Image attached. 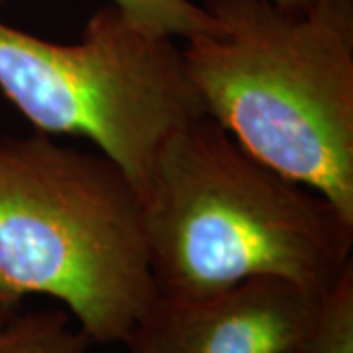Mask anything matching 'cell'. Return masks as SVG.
Wrapping results in <instances>:
<instances>
[{"mask_svg": "<svg viewBox=\"0 0 353 353\" xmlns=\"http://www.w3.org/2000/svg\"><path fill=\"white\" fill-rule=\"evenodd\" d=\"M141 199L163 296H204L263 277L326 294L353 265L352 218L206 114L163 139Z\"/></svg>", "mask_w": 353, "mask_h": 353, "instance_id": "1", "label": "cell"}, {"mask_svg": "<svg viewBox=\"0 0 353 353\" xmlns=\"http://www.w3.org/2000/svg\"><path fill=\"white\" fill-rule=\"evenodd\" d=\"M183 39L202 112L353 220V0H204Z\"/></svg>", "mask_w": 353, "mask_h": 353, "instance_id": "2", "label": "cell"}, {"mask_svg": "<svg viewBox=\"0 0 353 353\" xmlns=\"http://www.w3.org/2000/svg\"><path fill=\"white\" fill-rule=\"evenodd\" d=\"M50 296L90 343H124L157 290L143 199L102 152L0 139V310Z\"/></svg>", "mask_w": 353, "mask_h": 353, "instance_id": "3", "label": "cell"}, {"mask_svg": "<svg viewBox=\"0 0 353 353\" xmlns=\"http://www.w3.org/2000/svg\"><path fill=\"white\" fill-rule=\"evenodd\" d=\"M175 39L110 2L75 43L0 20V90L36 132L88 139L141 192L163 139L204 114Z\"/></svg>", "mask_w": 353, "mask_h": 353, "instance_id": "4", "label": "cell"}, {"mask_svg": "<svg viewBox=\"0 0 353 353\" xmlns=\"http://www.w3.org/2000/svg\"><path fill=\"white\" fill-rule=\"evenodd\" d=\"M322 299L269 277L204 296L155 294L124 345L130 353H290L314 328Z\"/></svg>", "mask_w": 353, "mask_h": 353, "instance_id": "5", "label": "cell"}, {"mask_svg": "<svg viewBox=\"0 0 353 353\" xmlns=\"http://www.w3.org/2000/svg\"><path fill=\"white\" fill-rule=\"evenodd\" d=\"M69 312H28L0 326V353H85L90 340L71 324Z\"/></svg>", "mask_w": 353, "mask_h": 353, "instance_id": "6", "label": "cell"}, {"mask_svg": "<svg viewBox=\"0 0 353 353\" xmlns=\"http://www.w3.org/2000/svg\"><path fill=\"white\" fill-rule=\"evenodd\" d=\"M290 353H353V265L324 294L314 328Z\"/></svg>", "mask_w": 353, "mask_h": 353, "instance_id": "7", "label": "cell"}, {"mask_svg": "<svg viewBox=\"0 0 353 353\" xmlns=\"http://www.w3.org/2000/svg\"><path fill=\"white\" fill-rule=\"evenodd\" d=\"M110 4L173 38L185 39L216 28L214 18L192 0H110Z\"/></svg>", "mask_w": 353, "mask_h": 353, "instance_id": "8", "label": "cell"}, {"mask_svg": "<svg viewBox=\"0 0 353 353\" xmlns=\"http://www.w3.org/2000/svg\"><path fill=\"white\" fill-rule=\"evenodd\" d=\"M283 4H304V2H310V0H277Z\"/></svg>", "mask_w": 353, "mask_h": 353, "instance_id": "9", "label": "cell"}, {"mask_svg": "<svg viewBox=\"0 0 353 353\" xmlns=\"http://www.w3.org/2000/svg\"><path fill=\"white\" fill-rule=\"evenodd\" d=\"M6 320H8V316H6L4 312H2V310H0V326H2V324H4Z\"/></svg>", "mask_w": 353, "mask_h": 353, "instance_id": "10", "label": "cell"}]
</instances>
